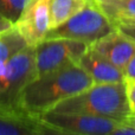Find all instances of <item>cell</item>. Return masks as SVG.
<instances>
[{"instance_id":"5bb4252c","label":"cell","mask_w":135,"mask_h":135,"mask_svg":"<svg viewBox=\"0 0 135 135\" xmlns=\"http://www.w3.org/2000/svg\"><path fill=\"white\" fill-rule=\"evenodd\" d=\"M30 0H0V16L14 25Z\"/></svg>"},{"instance_id":"277c9868","label":"cell","mask_w":135,"mask_h":135,"mask_svg":"<svg viewBox=\"0 0 135 135\" xmlns=\"http://www.w3.org/2000/svg\"><path fill=\"white\" fill-rule=\"evenodd\" d=\"M115 30V25L95 0L88 4L65 23L51 28L46 38H68L91 46Z\"/></svg>"},{"instance_id":"52a82bcc","label":"cell","mask_w":135,"mask_h":135,"mask_svg":"<svg viewBox=\"0 0 135 135\" xmlns=\"http://www.w3.org/2000/svg\"><path fill=\"white\" fill-rule=\"evenodd\" d=\"M14 27L30 46L45 40L51 30L50 0H30Z\"/></svg>"},{"instance_id":"ffe728a7","label":"cell","mask_w":135,"mask_h":135,"mask_svg":"<svg viewBox=\"0 0 135 135\" xmlns=\"http://www.w3.org/2000/svg\"><path fill=\"white\" fill-rule=\"evenodd\" d=\"M11 26H12V24L9 23V21H7L4 17L0 16V32L4 30H7V28L11 27Z\"/></svg>"},{"instance_id":"e0dca14e","label":"cell","mask_w":135,"mask_h":135,"mask_svg":"<svg viewBox=\"0 0 135 135\" xmlns=\"http://www.w3.org/2000/svg\"><path fill=\"white\" fill-rule=\"evenodd\" d=\"M127 91V98H128L131 114L135 115V82H124Z\"/></svg>"},{"instance_id":"9a60e30c","label":"cell","mask_w":135,"mask_h":135,"mask_svg":"<svg viewBox=\"0 0 135 135\" xmlns=\"http://www.w3.org/2000/svg\"><path fill=\"white\" fill-rule=\"evenodd\" d=\"M115 28L127 38L135 42V24L132 23H115Z\"/></svg>"},{"instance_id":"7402d4cb","label":"cell","mask_w":135,"mask_h":135,"mask_svg":"<svg viewBox=\"0 0 135 135\" xmlns=\"http://www.w3.org/2000/svg\"><path fill=\"white\" fill-rule=\"evenodd\" d=\"M115 23H132L135 24V18H126V19H121V20H117ZM114 23V24H115Z\"/></svg>"},{"instance_id":"d6986e66","label":"cell","mask_w":135,"mask_h":135,"mask_svg":"<svg viewBox=\"0 0 135 135\" xmlns=\"http://www.w3.org/2000/svg\"><path fill=\"white\" fill-rule=\"evenodd\" d=\"M108 135H135V128L122 122L115 129H113Z\"/></svg>"},{"instance_id":"3957f363","label":"cell","mask_w":135,"mask_h":135,"mask_svg":"<svg viewBox=\"0 0 135 135\" xmlns=\"http://www.w3.org/2000/svg\"><path fill=\"white\" fill-rule=\"evenodd\" d=\"M36 77L35 46L27 45L0 68V113L28 115L21 108V98Z\"/></svg>"},{"instance_id":"44dd1931","label":"cell","mask_w":135,"mask_h":135,"mask_svg":"<svg viewBox=\"0 0 135 135\" xmlns=\"http://www.w3.org/2000/svg\"><path fill=\"white\" fill-rule=\"evenodd\" d=\"M123 123L126 124H129V126H132L133 128H135V115H129L128 117H126L123 121Z\"/></svg>"},{"instance_id":"8fae6325","label":"cell","mask_w":135,"mask_h":135,"mask_svg":"<svg viewBox=\"0 0 135 135\" xmlns=\"http://www.w3.org/2000/svg\"><path fill=\"white\" fill-rule=\"evenodd\" d=\"M89 0H50L51 28L65 23L68 19L79 12Z\"/></svg>"},{"instance_id":"30bf717a","label":"cell","mask_w":135,"mask_h":135,"mask_svg":"<svg viewBox=\"0 0 135 135\" xmlns=\"http://www.w3.org/2000/svg\"><path fill=\"white\" fill-rule=\"evenodd\" d=\"M0 135H40L39 123L31 115L0 113Z\"/></svg>"},{"instance_id":"2e32d148","label":"cell","mask_w":135,"mask_h":135,"mask_svg":"<svg viewBox=\"0 0 135 135\" xmlns=\"http://www.w3.org/2000/svg\"><path fill=\"white\" fill-rule=\"evenodd\" d=\"M38 123H39V122H38ZM39 134L40 135H82V134L71 133V132L62 131V129L52 128V127L45 126V124H42V123H39Z\"/></svg>"},{"instance_id":"4fadbf2b","label":"cell","mask_w":135,"mask_h":135,"mask_svg":"<svg viewBox=\"0 0 135 135\" xmlns=\"http://www.w3.org/2000/svg\"><path fill=\"white\" fill-rule=\"evenodd\" d=\"M95 2L113 23L135 18V0H95Z\"/></svg>"},{"instance_id":"6da1fadb","label":"cell","mask_w":135,"mask_h":135,"mask_svg":"<svg viewBox=\"0 0 135 135\" xmlns=\"http://www.w3.org/2000/svg\"><path fill=\"white\" fill-rule=\"evenodd\" d=\"M93 84L91 77L78 64H69L36 77L24 91L21 108L35 117L86 90Z\"/></svg>"},{"instance_id":"ba28073f","label":"cell","mask_w":135,"mask_h":135,"mask_svg":"<svg viewBox=\"0 0 135 135\" xmlns=\"http://www.w3.org/2000/svg\"><path fill=\"white\" fill-rule=\"evenodd\" d=\"M90 47L122 71L135 55V42L123 36L116 28L102 39L94 43Z\"/></svg>"},{"instance_id":"7c38bea8","label":"cell","mask_w":135,"mask_h":135,"mask_svg":"<svg viewBox=\"0 0 135 135\" xmlns=\"http://www.w3.org/2000/svg\"><path fill=\"white\" fill-rule=\"evenodd\" d=\"M27 46L24 38L20 36L14 25L0 32V68L13 55Z\"/></svg>"},{"instance_id":"8992f818","label":"cell","mask_w":135,"mask_h":135,"mask_svg":"<svg viewBox=\"0 0 135 135\" xmlns=\"http://www.w3.org/2000/svg\"><path fill=\"white\" fill-rule=\"evenodd\" d=\"M39 123L82 135H108L122 122L82 113H59L49 110L35 116Z\"/></svg>"},{"instance_id":"5b68a950","label":"cell","mask_w":135,"mask_h":135,"mask_svg":"<svg viewBox=\"0 0 135 135\" xmlns=\"http://www.w3.org/2000/svg\"><path fill=\"white\" fill-rule=\"evenodd\" d=\"M88 45L68 38H46L35 46L37 76L69 64H78Z\"/></svg>"},{"instance_id":"9c48e42d","label":"cell","mask_w":135,"mask_h":135,"mask_svg":"<svg viewBox=\"0 0 135 135\" xmlns=\"http://www.w3.org/2000/svg\"><path fill=\"white\" fill-rule=\"evenodd\" d=\"M78 65L91 77L94 83H122L123 71L110 63L107 58L88 47L78 62Z\"/></svg>"},{"instance_id":"ac0fdd59","label":"cell","mask_w":135,"mask_h":135,"mask_svg":"<svg viewBox=\"0 0 135 135\" xmlns=\"http://www.w3.org/2000/svg\"><path fill=\"white\" fill-rule=\"evenodd\" d=\"M124 82H135V55L123 69Z\"/></svg>"},{"instance_id":"7a4b0ae2","label":"cell","mask_w":135,"mask_h":135,"mask_svg":"<svg viewBox=\"0 0 135 135\" xmlns=\"http://www.w3.org/2000/svg\"><path fill=\"white\" fill-rule=\"evenodd\" d=\"M51 110L97 115L119 122L131 115L124 82L94 83L86 90L59 102Z\"/></svg>"}]
</instances>
